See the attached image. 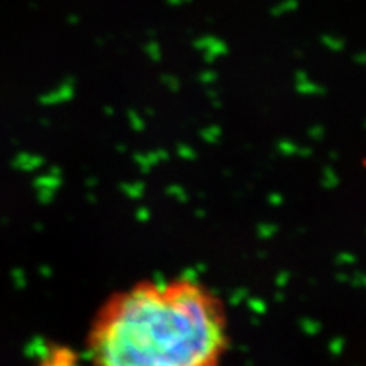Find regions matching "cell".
<instances>
[{
	"mask_svg": "<svg viewBox=\"0 0 366 366\" xmlns=\"http://www.w3.org/2000/svg\"><path fill=\"white\" fill-rule=\"evenodd\" d=\"M295 90L302 95H307V97H310V95H322L326 92L319 84L312 82L307 73L302 72V70L295 73Z\"/></svg>",
	"mask_w": 366,
	"mask_h": 366,
	"instance_id": "5b68a950",
	"label": "cell"
},
{
	"mask_svg": "<svg viewBox=\"0 0 366 366\" xmlns=\"http://www.w3.org/2000/svg\"><path fill=\"white\" fill-rule=\"evenodd\" d=\"M170 6H183V4H188L192 0H166Z\"/></svg>",
	"mask_w": 366,
	"mask_h": 366,
	"instance_id": "603a6c76",
	"label": "cell"
},
{
	"mask_svg": "<svg viewBox=\"0 0 366 366\" xmlns=\"http://www.w3.org/2000/svg\"><path fill=\"white\" fill-rule=\"evenodd\" d=\"M220 136H222V130H220L219 126H216V124L207 126V128H204L202 130H200V138H202L206 142H208V144L217 142L220 139Z\"/></svg>",
	"mask_w": 366,
	"mask_h": 366,
	"instance_id": "30bf717a",
	"label": "cell"
},
{
	"mask_svg": "<svg viewBox=\"0 0 366 366\" xmlns=\"http://www.w3.org/2000/svg\"><path fill=\"white\" fill-rule=\"evenodd\" d=\"M222 300L192 272L112 295L86 338L90 366H220L229 350Z\"/></svg>",
	"mask_w": 366,
	"mask_h": 366,
	"instance_id": "6da1fadb",
	"label": "cell"
},
{
	"mask_svg": "<svg viewBox=\"0 0 366 366\" xmlns=\"http://www.w3.org/2000/svg\"><path fill=\"white\" fill-rule=\"evenodd\" d=\"M39 194V200H42V202H51V200L54 198V190H46V188H39L38 190Z\"/></svg>",
	"mask_w": 366,
	"mask_h": 366,
	"instance_id": "44dd1931",
	"label": "cell"
},
{
	"mask_svg": "<svg viewBox=\"0 0 366 366\" xmlns=\"http://www.w3.org/2000/svg\"><path fill=\"white\" fill-rule=\"evenodd\" d=\"M356 60H358V63H360V64H363V63H364V54H363V53H360V54H358V58H356Z\"/></svg>",
	"mask_w": 366,
	"mask_h": 366,
	"instance_id": "cb8c5ba5",
	"label": "cell"
},
{
	"mask_svg": "<svg viewBox=\"0 0 366 366\" xmlns=\"http://www.w3.org/2000/svg\"><path fill=\"white\" fill-rule=\"evenodd\" d=\"M117 151H120V152H124V151H126V146H117Z\"/></svg>",
	"mask_w": 366,
	"mask_h": 366,
	"instance_id": "4316f807",
	"label": "cell"
},
{
	"mask_svg": "<svg viewBox=\"0 0 366 366\" xmlns=\"http://www.w3.org/2000/svg\"><path fill=\"white\" fill-rule=\"evenodd\" d=\"M68 20H70V22H72V24H76V22H78V17H76V16H72Z\"/></svg>",
	"mask_w": 366,
	"mask_h": 366,
	"instance_id": "d4e9b609",
	"label": "cell"
},
{
	"mask_svg": "<svg viewBox=\"0 0 366 366\" xmlns=\"http://www.w3.org/2000/svg\"><path fill=\"white\" fill-rule=\"evenodd\" d=\"M161 82H163V84L166 85L172 92L180 90V80H178L176 76H173V75H164L163 78H161Z\"/></svg>",
	"mask_w": 366,
	"mask_h": 366,
	"instance_id": "ac0fdd59",
	"label": "cell"
},
{
	"mask_svg": "<svg viewBox=\"0 0 366 366\" xmlns=\"http://www.w3.org/2000/svg\"><path fill=\"white\" fill-rule=\"evenodd\" d=\"M194 46L197 48L200 53H202L204 60H206L207 63H212V61H216L217 58H222V56H226L229 53L228 44H226L222 39L216 38V36L200 38L194 42Z\"/></svg>",
	"mask_w": 366,
	"mask_h": 366,
	"instance_id": "7a4b0ae2",
	"label": "cell"
},
{
	"mask_svg": "<svg viewBox=\"0 0 366 366\" xmlns=\"http://www.w3.org/2000/svg\"><path fill=\"white\" fill-rule=\"evenodd\" d=\"M144 53L146 56L150 58L151 61H160L163 58V53H161V46L158 41H154V39H151V41L146 42L144 46Z\"/></svg>",
	"mask_w": 366,
	"mask_h": 366,
	"instance_id": "8fae6325",
	"label": "cell"
},
{
	"mask_svg": "<svg viewBox=\"0 0 366 366\" xmlns=\"http://www.w3.org/2000/svg\"><path fill=\"white\" fill-rule=\"evenodd\" d=\"M176 154L180 156L182 160H185V161H192V160L197 158V152H195L194 148H190V146H186V144L176 146Z\"/></svg>",
	"mask_w": 366,
	"mask_h": 366,
	"instance_id": "2e32d148",
	"label": "cell"
},
{
	"mask_svg": "<svg viewBox=\"0 0 366 366\" xmlns=\"http://www.w3.org/2000/svg\"><path fill=\"white\" fill-rule=\"evenodd\" d=\"M198 82L200 84H206V85H212L217 82V73L212 72V70H206L198 75Z\"/></svg>",
	"mask_w": 366,
	"mask_h": 366,
	"instance_id": "e0dca14e",
	"label": "cell"
},
{
	"mask_svg": "<svg viewBox=\"0 0 366 366\" xmlns=\"http://www.w3.org/2000/svg\"><path fill=\"white\" fill-rule=\"evenodd\" d=\"M128 117H129V122H130V128H132L134 130H138V132L144 130V128H146L144 119H142V117L139 116L136 110H129Z\"/></svg>",
	"mask_w": 366,
	"mask_h": 366,
	"instance_id": "9a60e30c",
	"label": "cell"
},
{
	"mask_svg": "<svg viewBox=\"0 0 366 366\" xmlns=\"http://www.w3.org/2000/svg\"><path fill=\"white\" fill-rule=\"evenodd\" d=\"M73 95H75V84H73V80H64L58 88L42 95L39 98V102L42 106H61V104L70 102L73 98Z\"/></svg>",
	"mask_w": 366,
	"mask_h": 366,
	"instance_id": "3957f363",
	"label": "cell"
},
{
	"mask_svg": "<svg viewBox=\"0 0 366 366\" xmlns=\"http://www.w3.org/2000/svg\"><path fill=\"white\" fill-rule=\"evenodd\" d=\"M42 164H44V160H42L41 156L29 154V152H22V154H19L16 160V166L24 170V172H34V170L41 168Z\"/></svg>",
	"mask_w": 366,
	"mask_h": 366,
	"instance_id": "52a82bcc",
	"label": "cell"
},
{
	"mask_svg": "<svg viewBox=\"0 0 366 366\" xmlns=\"http://www.w3.org/2000/svg\"><path fill=\"white\" fill-rule=\"evenodd\" d=\"M61 185H63V173H61V168H58V166L51 168L50 173L38 176L36 180H34V186H36V190L46 188V190H54L56 192Z\"/></svg>",
	"mask_w": 366,
	"mask_h": 366,
	"instance_id": "8992f818",
	"label": "cell"
},
{
	"mask_svg": "<svg viewBox=\"0 0 366 366\" xmlns=\"http://www.w3.org/2000/svg\"><path fill=\"white\" fill-rule=\"evenodd\" d=\"M120 190L130 198H141L146 190V186L142 182H132V183H124V185L120 186Z\"/></svg>",
	"mask_w": 366,
	"mask_h": 366,
	"instance_id": "9c48e42d",
	"label": "cell"
},
{
	"mask_svg": "<svg viewBox=\"0 0 366 366\" xmlns=\"http://www.w3.org/2000/svg\"><path fill=\"white\" fill-rule=\"evenodd\" d=\"M106 114H114V108H112V107H106Z\"/></svg>",
	"mask_w": 366,
	"mask_h": 366,
	"instance_id": "484cf974",
	"label": "cell"
},
{
	"mask_svg": "<svg viewBox=\"0 0 366 366\" xmlns=\"http://www.w3.org/2000/svg\"><path fill=\"white\" fill-rule=\"evenodd\" d=\"M297 8H298L297 0H282V2H278L276 6L272 8V16L280 17L285 14H292V12H295Z\"/></svg>",
	"mask_w": 366,
	"mask_h": 366,
	"instance_id": "ba28073f",
	"label": "cell"
},
{
	"mask_svg": "<svg viewBox=\"0 0 366 366\" xmlns=\"http://www.w3.org/2000/svg\"><path fill=\"white\" fill-rule=\"evenodd\" d=\"M278 151L285 156H294V154H298V146L294 141H290V139H282L278 142Z\"/></svg>",
	"mask_w": 366,
	"mask_h": 366,
	"instance_id": "5bb4252c",
	"label": "cell"
},
{
	"mask_svg": "<svg viewBox=\"0 0 366 366\" xmlns=\"http://www.w3.org/2000/svg\"><path fill=\"white\" fill-rule=\"evenodd\" d=\"M324 136H326V129H324V126L316 124V126H312V128L308 129V138L316 139V141H320V139L324 138Z\"/></svg>",
	"mask_w": 366,
	"mask_h": 366,
	"instance_id": "d6986e66",
	"label": "cell"
},
{
	"mask_svg": "<svg viewBox=\"0 0 366 366\" xmlns=\"http://www.w3.org/2000/svg\"><path fill=\"white\" fill-rule=\"evenodd\" d=\"M339 185V176L336 175V172L332 168H326L322 173V186L328 190H332Z\"/></svg>",
	"mask_w": 366,
	"mask_h": 366,
	"instance_id": "7c38bea8",
	"label": "cell"
},
{
	"mask_svg": "<svg viewBox=\"0 0 366 366\" xmlns=\"http://www.w3.org/2000/svg\"><path fill=\"white\" fill-rule=\"evenodd\" d=\"M282 200H283V197L280 194H272V195H270V202H273V206H280Z\"/></svg>",
	"mask_w": 366,
	"mask_h": 366,
	"instance_id": "7402d4cb",
	"label": "cell"
},
{
	"mask_svg": "<svg viewBox=\"0 0 366 366\" xmlns=\"http://www.w3.org/2000/svg\"><path fill=\"white\" fill-rule=\"evenodd\" d=\"M168 195H172V197H176V198H180L182 202H185L186 200V192L182 188V186H178V185H172V186H168Z\"/></svg>",
	"mask_w": 366,
	"mask_h": 366,
	"instance_id": "ffe728a7",
	"label": "cell"
},
{
	"mask_svg": "<svg viewBox=\"0 0 366 366\" xmlns=\"http://www.w3.org/2000/svg\"><path fill=\"white\" fill-rule=\"evenodd\" d=\"M170 154L166 150H154L150 152H138L134 156V161L139 168H141L142 173H150L156 164L163 163V161H168Z\"/></svg>",
	"mask_w": 366,
	"mask_h": 366,
	"instance_id": "277c9868",
	"label": "cell"
},
{
	"mask_svg": "<svg viewBox=\"0 0 366 366\" xmlns=\"http://www.w3.org/2000/svg\"><path fill=\"white\" fill-rule=\"evenodd\" d=\"M322 44L332 51V53H339V51L344 50V41L336 36H322Z\"/></svg>",
	"mask_w": 366,
	"mask_h": 366,
	"instance_id": "4fadbf2b",
	"label": "cell"
}]
</instances>
